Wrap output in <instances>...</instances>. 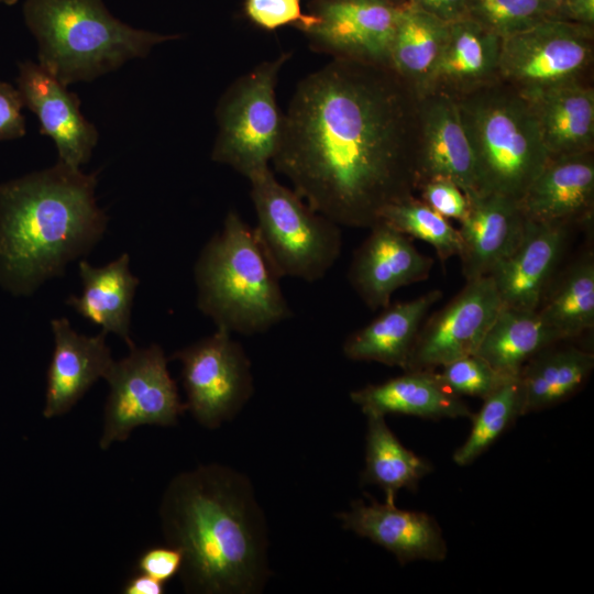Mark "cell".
I'll use <instances>...</instances> for the list:
<instances>
[{"label": "cell", "mask_w": 594, "mask_h": 594, "mask_svg": "<svg viewBox=\"0 0 594 594\" xmlns=\"http://www.w3.org/2000/svg\"><path fill=\"white\" fill-rule=\"evenodd\" d=\"M568 20L594 26V0H565Z\"/></svg>", "instance_id": "42"}, {"label": "cell", "mask_w": 594, "mask_h": 594, "mask_svg": "<svg viewBox=\"0 0 594 594\" xmlns=\"http://www.w3.org/2000/svg\"><path fill=\"white\" fill-rule=\"evenodd\" d=\"M381 221L409 238L427 242L442 262L460 255L459 230L415 196L388 206L382 212Z\"/></svg>", "instance_id": "33"}, {"label": "cell", "mask_w": 594, "mask_h": 594, "mask_svg": "<svg viewBox=\"0 0 594 594\" xmlns=\"http://www.w3.org/2000/svg\"><path fill=\"white\" fill-rule=\"evenodd\" d=\"M419 96L388 66L332 58L299 81L275 169L314 210L370 229L419 187Z\"/></svg>", "instance_id": "1"}, {"label": "cell", "mask_w": 594, "mask_h": 594, "mask_svg": "<svg viewBox=\"0 0 594 594\" xmlns=\"http://www.w3.org/2000/svg\"><path fill=\"white\" fill-rule=\"evenodd\" d=\"M455 100L474 157L479 194L519 202L550 157L526 99L498 80Z\"/></svg>", "instance_id": "6"}, {"label": "cell", "mask_w": 594, "mask_h": 594, "mask_svg": "<svg viewBox=\"0 0 594 594\" xmlns=\"http://www.w3.org/2000/svg\"><path fill=\"white\" fill-rule=\"evenodd\" d=\"M418 179L419 187L428 180L446 179L465 196L479 194L472 148L457 100L448 95L419 97Z\"/></svg>", "instance_id": "16"}, {"label": "cell", "mask_w": 594, "mask_h": 594, "mask_svg": "<svg viewBox=\"0 0 594 594\" xmlns=\"http://www.w3.org/2000/svg\"><path fill=\"white\" fill-rule=\"evenodd\" d=\"M19 0H0V3L6 6H14Z\"/></svg>", "instance_id": "44"}, {"label": "cell", "mask_w": 594, "mask_h": 594, "mask_svg": "<svg viewBox=\"0 0 594 594\" xmlns=\"http://www.w3.org/2000/svg\"><path fill=\"white\" fill-rule=\"evenodd\" d=\"M466 16L501 38L551 19H565L546 0H468Z\"/></svg>", "instance_id": "34"}, {"label": "cell", "mask_w": 594, "mask_h": 594, "mask_svg": "<svg viewBox=\"0 0 594 594\" xmlns=\"http://www.w3.org/2000/svg\"><path fill=\"white\" fill-rule=\"evenodd\" d=\"M460 221V260L466 280L488 276L520 243L526 218L518 201L497 194L466 196Z\"/></svg>", "instance_id": "19"}, {"label": "cell", "mask_w": 594, "mask_h": 594, "mask_svg": "<svg viewBox=\"0 0 594 594\" xmlns=\"http://www.w3.org/2000/svg\"><path fill=\"white\" fill-rule=\"evenodd\" d=\"M243 13L258 29L274 32L294 26L300 32L309 28L315 18L301 10V0H244Z\"/></svg>", "instance_id": "36"}, {"label": "cell", "mask_w": 594, "mask_h": 594, "mask_svg": "<svg viewBox=\"0 0 594 594\" xmlns=\"http://www.w3.org/2000/svg\"><path fill=\"white\" fill-rule=\"evenodd\" d=\"M519 416H522V388L517 375L483 399L481 409L472 416L471 432L454 451L453 461L461 466L474 462Z\"/></svg>", "instance_id": "32"}, {"label": "cell", "mask_w": 594, "mask_h": 594, "mask_svg": "<svg viewBox=\"0 0 594 594\" xmlns=\"http://www.w3.org/2000/svg\"><path fill=\"white\" fill-rule=\"evenodd\" d=\"M365 468L362 481L385 493V502L395 503L403 488L416 490L419 481L431 472V465L405 448L393 433L384 416L367 415Z\"/></svg>", "instance_id": "31"}, {"label": "cell", "mask_w": 594, "mask_h": 594, "mask_svg": "<svg viewBox=\"0 0 594 594\" xmlns=\"http://www.w3.org/2000/svg\"><path fill=\"white\" fill-rule=\"evenodd\" d=\"M164 592V583L141 572L129 579L122 588L124 594H163Z\"/></svg>", "instance_id": "41"}, {"label": "cell", "mask_w": 594, "mask_h": 594, "mask_svg": "<svg viewBox=\"0 0 594 594\" xmlns=\"http://www.w3.org/2000/svg\"><path fill=\"white\" fill-rule=\"evenodd\" d=\"M571 227L566 222L526 220L518 246L490 274L503 307L538 308L558 271Z\"/></svg>", "instance_id": "17"}, {"label": "cell", "mask_w": 594, "mask_h": 594, "mask_svg": "<svg viewBox=\"0 0 594 594\" xmlns=\"http://www.w3.org/2000/svg\"><path fill=\"white\" fill-rule=\"evenodd\" d=\"M350 398L365 416L406 415L433 420L473 416L460 396L440 384L435 371H405L383 383L355 389Z\"/></svg>", "instance_id": "24"}, {"label": "cell", "mask_w": 594, "mask_h": 594, "mask_svg": "<svg viewBox=\"0 0 594 594\" xmlns=\"http://www.w3.org/2000/svg\"><path fill=\"white\" fill-rule=\"evenodd\" d=\"M51 327L54 351L47 370L45 418L68 413L113 363L106 332L80 334L66 318L52 320Z\"/></svg>", "instance_id": "21"}, {"label": "cell", "mask_w": 594, "mask_h": 594, "mask_svg": "<svg viewBox=\"0 0 594 594\" xmlns=\"http://www.w3.org/2000/svg\"><path fill=\"white\" fill-rule=\"evenodd\" d=\"M197 307L217 329L252 336L293 317L254 228L230 210L194 268Z\"/></svg>", "instance_id": "4"}, {"label": "cell", "mask_w": 594, "mask_h": 594, "mask_svg": "<svg viewBox=\"0 0 594 594\" xmlns=\"http://www.w3.org/2000/svg\"><path fill=\"white\" fill-rule=\"evenodd\" d=\"M290 53L260 63L223 92L216 108L218 132L211 160L248 179L270 168L282 140L284 114L276 85Z\"/></svg>", "instance_id": "8"}, {"label": "cell", "mask_w": 594, "mask_h": 594, "mask_svg": "<svg viewBox=\"0 0 594 594\" xmlns=\"http://www.w3.org/2000/svg\"><path fill=\"white\" fill-rule=\"evenodd\" d=\"M182 563L183 554L177 548L152 547L139 558L138 570L165 584L179 573Z\"/></svg>", "instance_id": "39"}, {"label": "cell", "mask_w": 594, "mask_h": 594, "mask_svg": "<svg viewBox=\"0 0 594 594\" xmlns=\"http://www.w3.org/2000/svg\"><path fill=\"white\" fill-rule=\"evenodd\" d=\"M393 0H310L315 22L301 32L332 58L388 66L400 7Z\"/></svg>", "instance_id": "12"}, {"label": "cell", "mask_w": 594, "mask_h": 594, "mask_svg": "<svg viewBox=\"0 0 594 594\" xmlns=\"http://www.w3.org/2000/svg\"><path fill=\"white\" fill-rule=\"evenodd\" d=\"M393 1H395L397 3H404L405 2V0H393Z\"/></svg>", "instance_id": "45"}, {"label": "cell", "mask_w": 594, "mask_h": 594, "mask_svg": "<svg viewBox=\"0 0 594 594\" xmlns=\"http://www.w3.org/2000/svg\"><path fill=\"white\" fill-rule=\"evenodd\" d=\"M519 206L527 220L590 227L594 212L593 152L549 157Z\"/></svg>", "instance_id": "20"}, {"label": "cell", "mask_w": 594, "mask_h": 594, "mask_svg": "<svg viewBox=\"0 0 594 594\" xmlns=\"http://www.w3.org/2000/svg\"><path fill=\"white\" fill-rule=\"evenodd\" d=\"M563 341L535 311L502 307L474 354L506 376H517L539 352Z\"/></svg>", "instance_id": "29"}, {"label": "cell", "mask_w": 594, "mask_h": 594, "mask_svg": "<svg viewBox=\"0 0 594 594\" xmlns=\"http://www.w3.org/2000/svg\"><path fill=\"white\" fill-rule=\"evenodd\" d=\"M448 30V22L407 2L402 4L388 67L419 97L429 91Z\"/></svg>", "instance_id": "27"}, {"label": "cell", "mask_w": 594, "mask_h": 594, "mask_svg": "<svg viewBox=\"0 0 594 594\" xmlns=\"http://www.w3.org/2000/svg\"><path fill=\"white\" fill-rule=\"evenodd\" d=\"M22 12L37 43V63L65 86L95 80L179 37L135 29L102 0H25Z\"/></svg>", "instance_id": "5"}, {"label": "cell", "mask_w": 594, "mask_h": 594, "mask_svg": "<svg viewBox=\"0 0 594 594\" xmlns=\"http://www.w3.org/2000/svg\"><path fill=\"white\" fill-rule=\"evenodd\" d=\"M249 182L255 234L277 275L308 283L323 278L341 254V226L278 183L270 168Z\"/></svg>", "instance_id": "7"}, {"label": "cell", "mask_w": 594, "mask_h": 594, "mask_svg": "<svg viewBox=\"0 0 594 594\" xmlns=\"http://www.w3.org/2000/svg\"><path fill=\"white\" fill-rule=\"evenodd\" d=\"M24 103L18 88L0 81V141L24 136Z\"/></svg>", "instance_id": "38"}, {"label": "cell", "mask_w": 594, "mask_h": 594, "mask_svg": "<svg viewBox=\"0 0 594 594\" xmlns=\"http://www.w3.org/2000/svg\"><path fill=\"white\" fill-rule=\"evenodd\" d=\"M168 546L183 554L185 592L256 594L270 576L263 509L246 475L222 464L175 475L160 506Z\"/></svg>", "instance_id": "2"}, {"label": "cell", "mask_w": 594, "mask_h": 594, "mask_svg": "<svg viewBox=\"0 0 594 594\" xmlns=\"http://www.w3.org/2000/svg\"><path fill=\"white\" fill-rule=\"evenodd\" d=\"M501 46L499 36L469 16L449 23L428 92L458 99L501 80Z\"/></svg>", "instance_id": "22"}, {"label": "cell", "mask_w": 594, "mask_h": 594, "mask_svg": "<svg viewBox=\"0 0 594 594\" xmlns=\"http://www.w3.org/2000/svg\"><path fill=\"white\" fill-rule=\"evenodd\" d=\"M520 95L550 157L593 152L594 90L584 80Z\"/></svg>", "instance_id": "23"}, {"label": "cell", "mask_w": 594, "mask_h": 594, "mask_svg": "<svg viewBox=\"0 0 594 594\" xmlns=\"http://www.w3.org/2000/svg\"><path fill=\"white\" fill-rule=\"evenodd\" d=\"M16 84L24 107L38 120L41 133L54 142L57 161L72 168L87 164L99 134L81 113L78 96L33 61L19 65Z\"/></svg>", "instance_id": "14"}, {"label": "cell", "mask_w": 594, "mask_h": 594, "mask_svg": "<svg viewBox=\"0 0 594 594\" xmlns=\"http://www.w3.org/2000/svg\"><path fill=\"white\" fill-rule=\"evenodd\" d=\"M502 307L490 275L466 280L453 299L425 319L405 371H435L474 354Z\"/></svg>", "instance_id": "13"}, {"label": "cell", "mask_w": 594, "mask_h": 594, "mask_svg": "<svg viewBox=\"0 0 594 594\" xmlns=\"http://www.w3.org/2000/svg\"><path fill=\"white\" fill-rule=\"evenodd\" d=\"M355 250L348 279L372 310L385 308L399 288L425 280L433 260L420 253L410 238L384 221L370 229Z\"/></svg>", "instance_id": "15"}, {"label": "cell", "mask_w": 594, "mask_h": 594, "mask_svg": "<svg viewBox=\"0 0 594 594\" xmlns=\"http://www.w3.org/2000/svg\"><path fill=\"white\" fill-rule=\"evenodd\" d=\"M168 360L180 362L187 410L208 429L234 418L254 393L250 359L228 331L217 329Z\"/></svg>", "instance_id": "11"}, {"label": "cell", "mask_w": 594, "mask_h": 594, "mask_svg": "<svg viewBox=\"0 0 594 594\" xmlns=\"http://www.w3.org/2000/svg\"><path fill=\"white\" fill-rule=\"evenodd\" d=\"M167 362L163 349L154 343L147 348L134 345L128 356L113 361L105 376L109 395L99 440L102 450L127 440L136 427L173 426L187 410Z\"/></svg>", "instance_id": "9"}, {"label": "cell", "mask_w": 594, "mask_h": 594, "mask_svg": "<svg viewBox=\"0 0 594 594\" xmlns=\"http://www.w3.org/2000/svg\"><path fill=\"white\" fill-rule=\"evenodd\" d=\"M436 376L440 384L457 396L465 395L484 399L507 378L477 354L457 359L440 367Z\"/></svg>", "instance_id": "35"}, {"label": "cell", "mask_w": 594, "mask_h": 594, "mask_svg": "<svg viewBox=\"0 0 594 594\" xmlns=\"http://www.w3.org/2000/svg\"><path fill=\"white\" fill-rule=\"evenodd\" d=\"M536 312L563 340L580 337L594 327V257L580 256L556 273Z\"/></svg>", "instance_id": "30"}, {"label": "cell", "mask_w": 594, "mask_h": 594, "mask_svg": "<svg viewBox=\"0 0 594 594\" xmlns=\"http://www.w3.org/2000/svg\"><path fill=\"white\" fill-rule=\"evenodd\" d=\"M405 2L448 23L466 16L468 0H405Z\"/></svg>", "instance_id": "40"}, {"label": "cell", "mask_w": 594, "mask_h": 594, "mask_svg": "<svg viewBox=\"0 0 594 594\" xmlns=\"http://www.w3.org/2000/svg\"><path fill=\"white\" fill-rule=\"evenodd\" d=\"M593 30L557 18L502 38L499 79L520 94L584 80L593 59Z\"/></svg>", "instance_id": "10"}, {"label": "cell", "mask_w": 594, "mask_h": 594, "mask_svg": "<svg viewBox=\"0 0 594 594\" xmlns=\"http://www.w3.org/2000/svg\"><path fill=\"white\" fill-rule=\"evenodd\" d=\"M441 297L442 292L433 289L408 301L389 304L344 340L343 354L352 361L378 362L405 371L419 329Z\"/></svg>", "instance_id": "25"}, {"label": "cell", "mask_w": 594, "mask_h": 594, "mask_svg": "<svg viewBox=\"0 0 594 594\" xmlns=\"http://www.w3.org/2000/svg\"><path fill=\"white\" fill-rule=\"evenodd\" d=\"M546 1L557 7L559 11L561 12V14L563 15V18H565V14H564L565 0H546Z\"/></svg>", "instance_id": "43"}, {"label": "cell", "mask_w": 594, "mask_h": 594, "mask_svg": "<svg viewBox=\"0 0 594 594\" xmlns=\"http://www.w3.org/2000/svg\"><path fill=\"white\" fill-rule=\"evenodd\" d=\"M344 529L392 552L400 564L416 560L442 561L447 542L437 521L426 513L405 510L395 503L355 501L337 515Z\"/></svg>", "instance_id": "18"}, {"label": "cell", "mask_w": 594, "mask_h": 594, "mask_svg": "<svg viewBox=\"0 0 594 594\" xmlns=\"http://www.w3.org/2000/svg\"><path fill=\"white\" fill-rule=\"evenodd\" d=\"M418 190L421 191V200L444 218L461 221L465 217L468 197L455 184L432 179L424 183Z\"/></svg>", "instance_id": "37"}, {"label": "cell", "mask_w": 594, "mask_h": 594, "mask_svg": "<svg viewBox=\"0 0 594 594\" xmlns=\"http://www.w3.org/2000/svg\"><path fill=\"white\" fill-rule=\"evenodd\" d=\"M97 173L58 162L0 185V284L30 295L101 240Z\"/></svg>", "instance_id": "3"}, {"label": "cell", "mask_w": 594, "mask_h": 594, "mask_svg": "<svg viewBox=\"0 0 594 594\" xmlns=\"http://www.w3.org/2000/svg\"><path fill=\"white\" fill-rule=\"evenodd\" d=\"M594 367V354L575 346L544 349L519 372L522 415L556 406L575 395Z\"/></svg>", "instance_id": "28"}, {"label": "cell", "mask_w": 594, "mask_h": 594, "mask_svg": "<svg viewBox=\"0 0 594 594\" xmlns=\"http://www.w3.org/2000/svg\"><path fill=\"white\" fill-rule=\"evenodd\" d=\"M130 256L124 253L102 267L87 261L78 265L82 283L81 295H70L66 304L81 317L100 326L101 331L120 337L130 348L131 309L139 278L130 272Z\"/></svg>", "instance_id": "26"}]
</instances>
